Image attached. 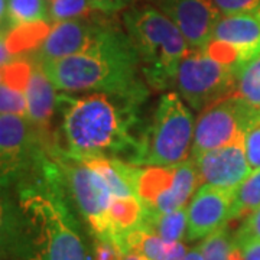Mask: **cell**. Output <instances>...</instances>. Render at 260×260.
<instances>
[{"label":"cell","instance_id":"1","mask_svg":"<svg viewBox=\"0 0 260 260\" xmlns=\"http://www.w3.org/2000/svg\"><path fill=\"white\" fill-rule=\"evenodd\" d=\"M146 97L112 93L58 95L61 130L52 145L74 158L112 156L130 162L138 146L133 129Z\"/></svg>","mask_w":260,"mask_h":260},{"label":"cell","instance_id":"2","mask_svg":"<svg viewBox=\"0 0 260 260\" xmlns=\"http://www.w3.org/2000/svg\"><path fill=\"white\" fill-rule=\"evenodd\" d=\"M56 90L64 93L148 95L140 61L127 32L113 23L88 51L42 62Z\"/></svg>","mask_w":260,"mask_h":260},{"label":"cell","instance_id":"3","mask_svg":"<svg viewBox=\"0 0 260 260\" xmlns=\"http://www.w3.org/2000/svg\"><path fill=\"white\" fill-rule=\"evenodd\" d=\"M18 201L30 233V260H93L77 215L55 182L39 171L19 184Z\"/></svg>","mask_w":260,"mask_h":260},{"label":"cell","instance_id":"4","mask_svg":"<svg viewBox=\"0 0 260 260\" xmlns=\"http://www.w3.org/2000/svg\"><path fill=\"white\" fill-rule=\"evenodd\" d=\"M123 22L138 52L146 84L156 91L174 85L178 67L189 52L179 28L162 10L152 6L127 10Z\"/></svg>","mask_w":260,"mask_h":260},{"label":"cell","instance_id":"5","mask_svg":"<svg viewBox=\"0 0 260 260\" xmlns=\"http://www.w3.org/2000/svg\"><path fill=\"white\" fill-rule=\"evenodd\" d=\"M194 116L178 93L164 94L130 159L139 167H177L188 159L194 140Z\"/></svg>","mask_w":260,"mask_h":260},{"label":"cell","instance_id":"6","mask_svg":"<svg viewBox=\"0 0 260 260\" xmlns=\"http://www.w3.org/2000/svg\"><path fill=\"white\" fill-rule=\"evenodd\" d=\"M237 73L203 49H189L178 67L174 85L177 93L195 110H204L236 91Z\"/></svg>","mask_w":260,"mask_h":260},{"label":"cell","instance_id":"7","mask_svg":"<svg viewBox=\"0 0 260 260\" xmlns=\"http://www.w3.org/2000/svg\"><path fill=\"white\" fill-rule=\"evenodd\" d=\"M260 124V109L236 94L217 100L204 110L195 123L192 158L203 152L230 145L243 139L246 133Z\"/></svg>","mask_w":260,"mask_h":260},{"label":"cell","instance_id":"8","mask_svg":"<svg viewBox=\"0 0 260 260\" xmlns=\"http://www.w3.org/2000/svg\"><path fill=\"white\" fill-rule=\"evenodd\" d=\"M48 146L49 142L26 117L0 114V188L30 177Z\"/></svg>","mask_w":260,"mask_h":260},{"label":"cell","instance_id":"9","mask_svg":"<svg viewBox=\"0 0 260 260\" xmlns=\"http://www.w3.org/2000/svg\"><path fill=\"white\" fill-rule=\"evenodd\" d=\"M112 25L113 22L97 15L55 22L41 47L34 52V58L41 62H48L88 51L100 42Z\"/></svg>","mask_w":260,"mask_h":260},{"label":"cell","instance_id":"10","mask_svg":"<svg viewBox=\"0 0 260 260\" xmlns=\"http://www.w3.org/2000/svg\"><path fill=\"white\" fill-rule=\"evenodd\" d=\"M200 186L234 191L253 171L244 152V138L194 156Z\"/></svg>","mask_w":260,"mask_h":260},{"label":"cell","instance_id":"11","mask_svg":"<svg viewBox=\"0 0 260 260\" xmlns=\"http://www.w3.org/2000/svg\"><path fill=\"white\" fill-rule=\"evenodd\" d=\"M233 194L234 191L232 189H221L211 185H201L195 191L186 208V239L189 242L205 239L230 223Z\"/></svg>","mask_w":260,"mask_h":260},{"label":"cell","instance_id":"12","mask_svg":"<svg viewBox=\"0 0 260 260\" xmlns=\"http://www.w3.org/2000/svg\"><path fill=\"white\" fill-rule=\"evenodd\" d=\"M160 9L186 39L191 49H203L221 16L213 0H160Z\"/></svg>","mask_w":260,"mask_h":260},{"label":"cell","instance_id":"13","mask_svg":"<svg viewBox=\"0 0 260 260\" xmlns=\"http://www.w3.org/2000/svg\"><path fill=\"white\" fill-rule=\"evenodd\" d=\"M29 224L18 200L0 188V260H30Z\"/></svg>","mask_w":260,"mask_h":260},{"label":"cell","instance_id":"14","mask_svg":"<svg viewBox=\"0 0 260 260\" xmlns=\"http://www.w3.org/2000/svg\"><path fill=\"white\" fill-rule=\"evenodd\" d=\"M211 39L230 44L240 54V70L260 55V13L221 15L215 22Z\"/></svg>","mask_w":260,"mask_h":260},{"label":"cell","instance_id":"15","mask_svg":"<svg viewBox=\"0 0 260 260\" xmlns=\"http://www.w3.org/2000/svg\"><path fill=\"white\" fill-rule=\"evenodd\" d=\"M32 61V73L26 85V119L35 129L49 142L54 138L49 135V124L56 109V88L48 77L44 65L35 58Z\"/></svg>","mask_w":260,"mask_h":260},{"label":"cell","instance_id":"16","mask_svg":"<svg viewBox=\"0 0 260 260\" xmlns=\"http://www.w3.org/2000/svg\"><path fill=\"white\" fill-rule=\"evenodd\" d=\"M142 221L143 204L138 195L113 197L106 213V234L102 240L114 243L120 249L123 239L133 230L140 229Z\"/></svg>","mask_w":260,"mask_h":260},{"label":"cell","instance_id":"17","mask_svg":"<svg viewBox=\"0 0 260 260\" xmlns=\"http://www.w3.org/2000/svg\"><path fill=\"white\" fill-rule=\"evenodd\" d=\"M104 179L113 197L136 195V184L140 168L129 160L112 156H88L80 158Z\"/></svg>","mask_w":260,"mask_h":260},{"label":"cell","instance_id":"18","mask_svg":"<svg viewBox=\"0 0 260 260\" xmlns=\"http://www.w3.org/2000/svg\"><path fill=\"white\" fill-rule=\"evenodd\" d=\"M174 181L164 194L156 198V201L149 207H143L146 211L153 213H171L184 208L189 198L195 194L200 186L198 172L195 168L194 159H185L184 162L174 167Z\"/></svg>","mask_w":260,"mask_h":260},{"label":"cell","instance_id":"19","mask_svg":"<svg viewBox=\"0 0 260 260\" xmlns=\"http://www.w3.org/2000/svg\"><path fill=\"white\" fill-rule=\"evenodd\" d=\"M123 254L139 251L149 260H179L186 253L182 242H167L158 234L149 233L143 229H136L129 233L121 243Z\"/></svg>","mask_w":260,"mask_h":260},{"label":"cell","instance_id":"20","mask_svg":"<svg viewBox=\"0 0 260 260\" xmlns=\"http://www.w3.org/2000/svg\"><path fill=\"white\" fill-rule=\"evenodd\" d=\"M188 227L186 208H179L171 213H153L143 210V230L158 234L167 242H182Z\"/></svg>","mask_w":260,"mask_h":260},{"label":"cell","instance_id":"21","mask_svg":"<svg viewBox=\"0 0 260 260\" xmlns=\"http://www.w3.org/2000/svg\"><path fill=\"white\" fill-rule=\"evenodd\" d=\"M51 26L48 20H44L10 28L6 32V45L12 55L20 58L28 52H35L47 38Z\"/></svg>","mask_w":260,"mask_h":260},{"label":"cell","instance_id":"22","mask_svg":"<svg viewBox=\"0 0 260 260\" xmlns=\"http://www.w3.org/2000/svg\"><path fill=\"white\" fill-rule=\"evenodd\" d=\"M175 169L174 167H146L140 168L136 195L143 207L152 205L159 195L164 194L172 185Z\"/></svg>","mask_w":260,"mask_h":260},{"label":"cell","instance_id":"23","mask_svg":"<svg viewBox=\"0 0 260 260\" xmlns=\"http://www.w3.org/2000/svg\"><path fill=\"white\" fill-rule=\"evenodd\" d=\"M260 207V169L251 171L250 175L234 189L230 221L246 218Z\"/></svg>","mask_w":260,"mask_h":260},{"label":"cell","instance_id":"24","mask_svg":"<svg viewBox=\"0 0 260 260\" xmlns=\"http://www.w3.org/2000/svg\"><path fill=\"white\" fill-rule=\"evenodd\" d=\"M47 0H9L8 19L9 26L44 22L49 19Z\"/></svg>","mask_w":260,"mask_h":260},{"label":"cell","instance_id":"25","mask_svg":"<svg viewBox=\"0 0 260 260\" xmlns=\"http://www.w3.org/2000/svg\"><path fill=\"white\" fill-rule=\"evenodd\" d=\"M234 94L260 109V55L247 62L237 73Z\"/></svg>","mask_w":260,"mask_h":260},{"label":"cell","instance_id":"26","mask_svg":"<svg viewBox=\"0 0 260 260\" xmlns=\"http://www.w3.org/2000/svg\"><path fill=\"white\" fill-rule=\"evenodd\" d=\"M48 13L51 22H64L93 16L97 13L91 0H49Z\"/></svg>","mask_w":260,"mask_h":260},{"label":"cell","instance_id":"27","mask_svg":"<svg viewBox=\"0 0 260 260\" xmlns=\"http://www.w3.org/2000/svg\"><path fill=\"white\" fill-rule=\"evenodd\" d=\"M233 243V234H230L225 225L215 230L200 244L204 260H232Z\"/></svg>","mask_w":260,"mask_h":260},{"label":"cell","instance_id":"28","mask_svg":"<svg viewBox=\"0 0 260 260\" xmlns=\"http://www.w3.org/2000/svg\"><path fill=\"white\" fill-rule=\"evenodd\" d=\"M0 114L26 117V94L6 83L0 84Z\"/></svg>","mask_w":260,"mask_h":260},{"label":"cell","instance_id":"29","mask_svg":"<svg viewBox=\"0 0 260 260\" xmlns=\"http://www.w3.org/2000/svg\"><path fill=\"white\" fill-rule=\"evenodd\" d=\"M220 15L251 13L260 9V0H213Z\"/></svg>","mask_w":260,"mask_h":260},{"label":"cell","instance_id":"30","mask_svg":"<svg viewBox=\"0 0 260 260\" xmlns=\"http://www.w3.org/2000/svg\"><path fill=\"white\" fill-rule=\"evenodd\" d=\"M233 239L236 242L260 240V207L246 217V220L240 225V229L233 234Z\"/></svg>","mask_w":260,"mask_h":260},{"label":"cell","instance_id":"31","mask_svg":"<svg viewBox=\"0 0 260 260\" xmlns=\"http://www.w3.org/2000/svg\"><path fill=\"white\" fill-rule=\"evenodd\" d=\"M244 152L251 169H260V124L254 126L246 133Z\"/></svg>","mask_w":260,"mask_h":260},{"label":"cell","instance_id":"32","mask_svg":"<svg viewBox=\"0 0 260 260\" xmlns=\"http://www.w3.org/2000/svg\"><path fill=\"white\" fill-rule=\"evenodd\" d=\"M232 260H260V240H234Z\"/></svg>","mask_w":260,"mask_h":260},{"label":"cell","instance_id":"33","mask_svg":"<svg viewBox=\"0 0 260 260\" xmlns=\"http://www.w3.org/2000/svg\"><path fill=\"white\" fill-rule=\"evenodd\" d=\"M123 257H124L123 251L114 243L95 239L93 260H123Z\"/></svg>","mask_w":260,"mask_h":260},{"label":"cell","instance_id":"34","mask_svg":"<svg viewBox=\"0 0 260 260\" xmlns=\"http://www.w3.org/2000/svg\"><path fill=\"white\" fill-rule=\"evenodd\" d=\"M135 0H91V5L97 12L104 15H114L120 10L129 8Z\"/></svg>","mask_w":260,"mask_h":260},{"label":"cell","instance_id":"35","mask_svg":"<svg viewBox=\"0 0 260 260\" xmlns=\"http://www.w3.org/2000/svg\"><path fill=\"white\" fill-rule=\"evenodd\" d=\"M16 58L12 55L9 48L6 45V32H0V67L9 64Z\"/></svg>","mask_w":260,"mask_h":260},{"label":"cell","instance_id":"36","mask_svg":"<svg viewBox=\"0 0 260 260\" xmlns=\"http://www.w3.org/2000/svg\"><path fill=\"white\" fill-rule=\"evenodd\" d=\"M8 8H9V0H0V32H8L10 29Z\"/></svg>","mask_w":260,"mask_h":260},{"label":"cell","instance_id":"37","mask_svg":"<svg viewBox=\"0 0 260 260\" xmlns=\"http://www.w3.org/2000/svg\"><path fill=\"white\" fill-rule=\"evenodd\" d=\"M179 260H204V254L201 250V246L192 247L189 250H186V253Z\"/></svg>","mask_w":260,"mask_h":260},{"label":"cell","instance_id":"38","mask_svg":"<svg viewBox=\"0 0 260 260\" xmlns=\"http://www.w3.org/2000/svg\"><path fill=\"white\" fill-rule=\"evenodd\" d=\"M123 260H149L146 256H143L139 251H130L127 254H124Z\"/></svg>","mask_w":260,"mask_h":260},{"label":"cell","instance_id":"39","mask_svg":"<svg viewBox=\"0 0 260 260\" xmlns=\"http://www.w3.org/2000/svg\"><path fill=\"white\" fill-rule=\"evenodd\" d=\"M0 84H2V67H0Z\"/></svg>","mask_w":260,"mask_h":260},{"label":"cell","instance_id":"40","mask_svg":"<svg viewBox=\"0 0 260 260\" xmlns=\"http://www.w3.org/2000/svg\"><path fill=\"white\" fill-rule=\"evenodd\" d=\"M257 12H259V13H260V9H259V10H257Z\"/></svg>","mask_w":260,"mask_h":260},{"label":"cell","instance_id":"41","mask_svg":"<svg viewBox=\"0 0 260 260\" xmlns=\"http://www.w3.org/2000/svg\"><path fill=\"white\" fill-rule=\"evenodd\" d=\"M47 2H49V0H47Z\"/></svg>","mask_w":260,"mask_h":260}]
</instances>
